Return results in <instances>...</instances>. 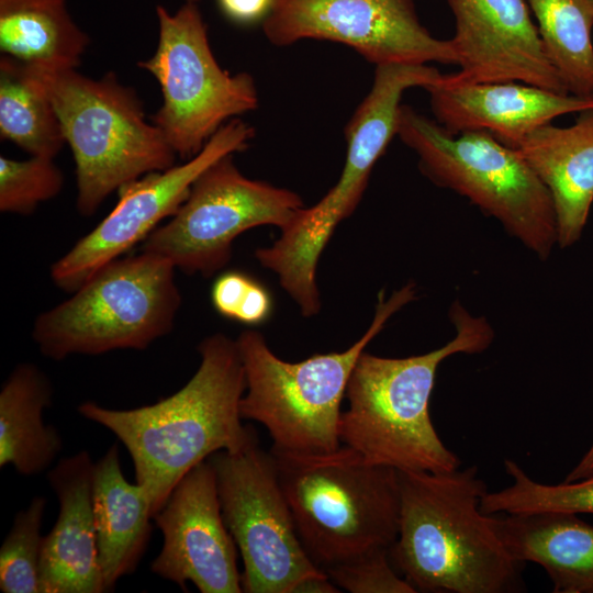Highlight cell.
Returning a JSON list of instances; mask_svg holds the SVG:
<instances>
[{
  "mask_svg": "<svg viewBox=\"0 0 593 593\" xmlns=\"http://www.w3.org/2000/svg\"><path fill=\"white\" fill-rule=\"evenodd\" d=\"M198 351L201 361L191 379L154 404L131 410L96 402L78 406L82 417L105 427L124 445L153 517L192 468L217 451L239 450L257 437L239 413L246 380L236 340L216 333L204 338Z\"/></svg>",
  "mask_w": 593,
  "mask_h": 593,
  "instance_id": "6da1fadb",
  "label": "cell"
},
{
  "mask_svg": "<svg viewBox=\"0 0 593 593\" xmlns=\"http://www.w3.org/2000/svg\"><path fill=\"white\" fill-rule=\"evenodd\" d=\"M398 473L399 532L390 559L417 592L524 590L522 564L508 555L481 510L488 490L475 466Z\"/></svg>",
  "mask_w": 593,
  "mask_h": 593,
  "instance_id": "7a4b0ae2",
  "label": "cell"
},
{
  "mask_svg": "<svg viewBox=\"0 0 593 593\" xmlns=\"http://www.w3.org/2000/svg\"><path fill=\"white\" fill-rule=\"evenodd\" d=\"M449 317L455 336L432 351L404 358L361 353L347 384L349 405L339 419L342 445L398 471L447 472L460 467L430 418L436 373L452 355L488 349L494 332L485 317L472 315L458 301Z\"/></svg>",
  "mask_w": 593,
  "mask_h": 593,
  "instance_id": "3957f363",
  "label": "cell"
},
{
  "mask_svg": "<svg viewBox=\"0 0 593 593\" xmlns=\"http://www.w3.org/2000/svg\"><path fill=\"white\" fill-rule=\"evenodd\" d=\"M270 452L299 538L318 569L391 549L399 532L398 470L345 445L323 454Z\"/></svg>",
  "mask_w": 593,
  "mask_h": 593,
  "instance_id": "277c9868",
  "label": "cell"
},
{
  "mask_svg": "<svg viewBox=\"0 0 593 593\" xmlns=\"http://www.w3.org/2000/svg\"><path fill=\"white\" fill-rule=\"evenodd\" d=\"M414 296L412 283L388 299L380 294L370 326L349 348L316 354L299 362L276 356L259 332H242L236 339L246 380L239 403L242 418L264 425L275 450L323 454L337 449L342 445L340 406L359 356Z\"/></svg>",
  "mask_w": 593,
  "mask_h": 593,
  "instance_id": "5b68a950",
  "label": "cell"
},
{
  "mask_svg": "<svg viewBox=\"0 0 593 593\" xmlns=\"http://www.w3.org/2000/svg\"><path fill=\"white\" fill-rule=\"evenodd\" d=\"M31 67L56 109L71 149L81 215L93 214L126 183L175 165L177 155L159 128L147 121L142 99L114 72L93 79L77 69Z\"/></svg>",
  "mask_w": 593,
  "mask_h": 593,
  "instance_id": "8992f818",
  "label": "cell"
},
{
  "mask_svg": "<svg viewBox=\"0 0 593 593\" xmlns=\"http://www.w3.org/2000/svg\"><path fill=\"white\" fill-rule=\"evenodd\" d=\"M396 135L416 153L421 171L434 183L497 220L539 259L550 256L558 245L552 199L515 148L486 131L452 135L403 104Z\"/></svg>",
  "mask_w": 593,
  "mask_h": 593,
  "instance_id": "52a82bcc",
  "label": "cell"
},
{
  "mask_svg": "<svg viewBox=\"0 0 593 593\" xmlns=\"http://www.w3.org/2000/svg\"><path fill=\"white\" fill-rule=\"evenodd\" d=\"M176 270L144 250L105 264L69 299L36 317L34 343L53 360L146 349L172 329L181 305Z\"/></svg>",
  "mask_w": 593,
  "mask_h": 593,
  "instance_id": "ba28073f",
  "label": "cell"
},
{
  "mask_svg": "<svg viewBox=\"0 0 593 593\" xmlns=\"http://www.w3.org/2000/svg\"><path fill=\"white\" fill-rule=\"evenodd\" d=\"M422 82L415 66H376L371 89L345 128L347 153L339 179L317 203L304 206L271 246L256 250L258 261L278 276L303 316L318 313V259L336 226L357 208L374 164L396 135L404 91Z\"/></svg>",
  "mask_w": 593,
  "mask_h": 593,
  "instance_id": "9c48e42d",
  "label": "cell"
},
{
  "mask_svg": "<svg viewBox=\"0 0 593 593\" xmlns=\"http://www.w3.org/2000/svg\"><path fill=\"white\" fill-rule=\"evenodd\" d=\"M156 16V51L137 66L160 87L161 105L150 121L187 160L226 122L256 110L258 91L250 74H231L220 66L199 3L184 2L174 13L159 4Z\"/></svg>",
  "mask_w": 593,
  "mask_h": 593,
  "instance_id": "30bf717a",
  "label": "cell"
},
{
  "mask_svg": "<svg viewBox=\"0 0 593 593\" xmlns=\"http://www.w3.org/2000/svg\"><path fill=\"white\" fill-rule=\"evenodd\" d=\"M206 460L214 469L224 523L243 559V592L291 593L300 580L322 571L302 546L273 456L257 437Z\"/></svg>",
  "mask_w": 593,
  "mask_h": 593,
  "instance_id": "8fae6325",
  "label": "cell"
},
{
  "mask_svg": "<svg viewBox=\"0 0 593 593\" xmlns=\"http://www.w3.org/2000/svg\"><path fill=\"white\" fill-rule=\"evenodd\" d=\"M303 208L299 194L247 178L227 155L199 176L176 214L146 237L141 250L186 273L210 277L228 262L242 233L262 225L281 231Z\"/></svg>",
  "mask_w": 593,
  "mask_h": 593,
  "instance_id": "7c38bea8",
  "label": "cell"
},
{
  "mask_svg": "<svg viewBox=\"0 0 593 593\" xmlns=\"http://www.w3.org/2000/svg\"><path fill=\"white\" fill-rule=\"evenodd\" d=\"M262 30L277 46L342 43L376 66L457 64L451 41L422 25L414 0H273Z\"/></svg>",
  "mask_w": 593,
  "mask_h": 593,
  "instance_id": "4fadbf2b",
  "label": "cell"
},
{
  "mask_svg": "<svg viewBox=\"0 0 593 593\" xmlns=\"http://www.w3.org/2000/svg\"><path fill=\"white\" fill-rule=\"evenodd\" d=\"M255 130L238 118L226 122L192 158L147 174L119 189L113 210L51 267L61 290L74 292L99 268L143 243L176 214L199 176L224 156L245 150Z\"/></svg>",
  "mask_w": 593,
  "mask_h": 593,
  "instance_id": "5bb4252c",
  "label": "cell"
},
{
  "mask_svg": "<svg viewBox=\"0 0 593 593\" xmlns=\"http://www.w3.org/2000/svg\"><path fill=\"white\" fill-rule=\"evenodd\" d=\"M153 519L163 534L153 573L182 591L191 582L201 593L243 592L238 549L224 523L209 460L181 478Z\"/></svg>",
  "mask_w": 593,
  "mask_h": 593,
  "instance_id": "9a60e30c",
  "label": "cell"
},
{
  "mask_svg": "<svg viewBox=\"0 0 593 593\" xmlns=\"http://www.w3.org/2000/svg\"><path fill=\"white\" fill-rule=\"evenodd\" d=\"M450 38L459 70L455 83L519 81L569 93L549 63L526 0H448Z\"/></svg>",
  "mask_w": 593,
  "mask_h": 593,
  "instance_id": "2e32d148",
  "label": "cell"
},
{
  "mask_svg": "<svg viewBox=\"0 0 593 593\" xmlns=\"http://www.w3.org/2000/svg\"><path fill=\"white\" fill-rule=\"evenodd\" d=\"M425 89L436 122L448 133L486 131L510 147L557 116L593 107V99L519 81L455 83L444 75Z\"/></svg>",
  "mask_w": 593,
  "mask_h": 593,
  "instance_id": "e0dca14e",
  "label": "cell"
},
{
  "mask_svg": "<svg viewBox=\"0 0 593 593\" xmlns=\"http://www.w3.org/2000/svg\"><path fill=\"white\" fill-rule=\"evenodd\" d=\"M93 466L89 452L61 458L47 473L59 512L43 536L40 593H103L92 508Z\"/></svg>",
  "mask_w": 593,
  "mask_h": 593,
  "instance_id": "ac0fdd59",
  "label": "cell"
},
{
  "mask_svg": "<svg viewBox=\"0 0 593 593\" xmlns=\"http://www.w3.org/2000/svg\"><path fill=\"white\" fill-rule=\"evenodd\" d=\"M515 148L547 187L555 208L558 245L577 243L593 203V107L573 124L542 125Z\"/></svg>",
  "mask_w": 593,
  "mask_h": 593,
  "instance_id": "d6986e66",
  "label": "cell"
},
{
  "mask_svg": "<svg viewBox=\"0 0 593 593\" xmlns=\"http://www.w3.org/2000/svg\"><path fill=\"white\" fill-rule=\"evenodd\" d=\"M488 515L512 559L541 566L555 593H593V525L563 511Z\"/></svg>",
  "mask_w": 593,
  "mask_h": 593,
  "instance_id": "ffe728a7",
  "label": "cell"
},
{
  "mask_svg": "<svg viewBox=\"0 0 593 593\" xmlns=\"http://www.w3.org/2000/svg\"><path fill=\"white\" fill-rule=\"evenodd\" d=\"M92 508L104 591L137 568L150 537L153 514L144 489L128 482L113 444L93 466Z\"/></svg>",
  "mask_w": 593,
  "mask_h": 593,
  "instance_id": "44dd1931",
  "label": "cell"
},
{
  "mask_svg": "<svg viewBox=\"0 0 593 593\" xmlns=\"http://www.w3.org/2000/svg\"><path fill=\"white\" fill-rule=\"evenodd\" d=\"M53 385L34 363L18 365L0 390V467L25 477L47 470L63 449L57 428L44 423Z\"/></svg>",
  "mask_w": 593,
  "mask_h": 593,
  "instance_id": "7402d4cb",
  "label": "cell"
},
{
  "mask_svg": "<svg viewBox=\"0 0 593 593\" xmlns=\"http://www.w3.org/2000/svg\"><path fill=\"white\" fill-rule=\"evenodd\" d=\"M90 44L66 0H0V52L45 70L77 69Z\"/></svg>",
  "mask_w": 593,
  "mask_h": 593,
  "instance_id": "603a6c76",
  "label": "cell"
},
{
  "mask_svg": "<svg viewBox=\"0 0 593 593\" xmlns=\"http://www.w3.org/2000/svg\"><path fill=\"white\" fill-rule=\"evenodd\" d=\"M0 136L30 156L55 158L66 144L56 109L34 69L0 57Z\"/></svg>",
  "mask_w": 593,
  "mask_h": 593,
  "instance_id": "cb8c5ba5",
  "label": "cell"
},
{
  "mask_svg": "<svg viewBox=\"0 0 593 593\" xmlns=\"http://www.w3.org/2000/svg\"><path fill=\"white\" fill-rule=\"evenodd\" d=\"M544 52L570 94L593 99V8L589 0H526Z\"/></svg>",
  "mask_w": 593,
  "mask_h": 593,
  "instance_id": "d4e9b609",
  "label": "cell"
},
{
  "mask_svg": "<svg viewBox=\"0 0 593 593\" xmlns=\"http://www.w3.org/2000/svg\"><path fill=\"white\" fill-rule=\"evenodd\" d=\"M504 467L512 478L505 489L486 492L481 501L484 514H518L544 511H563L593 514V477L559 484H546L533 480L521 466L504 460Z\"/></svg>",
  "mask_w": 593,
  "mask_h": 593,
  "instance_id": "484cf974",
  "label": "cell"
},
{
  "mask_svg": "<svg viewBox=\"0 0 593 593\" xmlns=\"http://www.w3.org/2000/svg\"><path fill=\"white\" fill-rule=\"evenodd\" d=\"M44 496H34L13 519L0 548V590L3 593H40Z\"/></svg>",
  "mask_w": 593,
  "mask_h": 593,
  "instance_id": "4316f807",
  "label": "cell"
},
{
  "mask_svg": "<svg viewBox=\"0 0 593 593\" xmlns=\"http://www.w3.org/2000/svg\"><path fill=\"white\" fill-rule=\"evenodd\" d=\"M64 175L54 158L30 156L16 160L0 156V211L29 215L63 189Z\"/></svg>",
  "mask_w": 593,
  "mask_h": 593,
  "instance_id": "83f0119b",
  "label": "cell"
},
{
  "mask_svg": "<svg viewBox=\"0 0 593 593\" xmlns=\"http://www.w3.org/2000/svg\"><path fill=\"white\" fill-rule=\"evenodd\" d=\"M339 588L350 593H415L396 571L390 550H378L325 571Z\"/></svg>",
  "mask_w": 593,
  "mask_h": 593,
  "instance_id": "f1b7e54d",
  "label": "cell"
},
{
  "mask_svg": "<svg viewBox=\"0 0 593 593\" xmlns=\"http://www.w3.org/2000/svg\"><path fill=\"white\" fill-rule=\"evenodd\" d=\"M254 280L240 271H227L217 277L211 291L215 311L226 318L236 321Z\"/></svg>",
  "mask_w": 593,
  "mask_h": 593,
  "instance_id": "f546056e",
  "label": "cell"
},
{
  "mask_svg": "<svg viewBox=\"0 0 593 593\" xmlns=\"http://www.w3.org/2000/svg\"><path fill=\"white\" fill-rule=\"evenodd\" d=\"M223 14L239 24H249L268 15L273 0H216Z\"/></svg>",
  "mask_w": 593,
  "mask_h": 593,
  "instance_id": "4dcf8cb0",
  "label": "cell"
},
{
  "mask_svg": "<svg viewBox=\"0 0 593 593\" xmlns=\"http://www.w3.org/2000/svg\"><path fill=\"white\" fill-rule=\"evenodd\" d=\"M340 589L321 571L300 580L292 589L291 593H338Z\"/></svg>",
  "mask_w": 593,
  "mask_h": 593,
  "instance_id": "1f68e13d",
  "label": "cell"
},
{
  "mask_svg": "<svg viewBox=\"0 0 593 593\" xmlns=\"http://www.w3.org/2000/svg\"><path fill=\"white\" fill-rule=\"evenodd\" d=\"M593 477V443L579 463L568 473L566 482H573Z\"/></svg>",
  "mask_w": 593,
  "mask_h": 593,
  "instance_id": "d6a6232c",
  "label": "cell"
},
{
  "mask_svg": "<svg viewBox=\"0 0 593 593\" xmlns=\"http://www.w3.org/2000/svg\"><path fill=\"white\" fill-rule=\"evenodd\" d=\"M184 2H195V3H199L200 0H184Z\"/></svg>",
  "mask_w": 593,
  "mask_h": 593,
  "instance_id": "836d02e7",
  "label": "cell"
},
{
  "mask_svg": "<svg viewBox=\"0 0 593 593\" xmlns=\"http://www.w3.org/2000/svg\"><path fill=\"white\" fill-rule=\"evenodd\" d=\"M589 1H590L591 5H592V8H593V0H589Z\"/></svg>",
  "mask_w": 593,
  "mask_h": 593,
  "instance_id": "e575fe53",
  "label": "cell"
}]
</instances>
